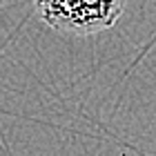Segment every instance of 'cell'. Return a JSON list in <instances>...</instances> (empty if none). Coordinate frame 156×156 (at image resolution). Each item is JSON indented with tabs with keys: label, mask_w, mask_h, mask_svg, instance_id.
Instances as JSON below:
<instances>
[{
	"label": "cell",
	"mask_w": 156,
	"mask_h": 156,
	"mask_svg": "<svg viewBox=\"0 0 156 156\" xmlns=\"http://www.w3.org/2000/svg\"><path fill=\"white\" fill-rule=\"evenodd\" d=\"M45 25L58 34L91 36L118 23L125 0H31Z\"/></svg>",
	"instance_id": "cell-1"
}]
</instances>
